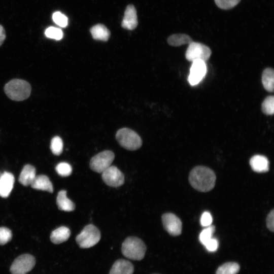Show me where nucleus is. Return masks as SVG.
Segmentation results:
<instances>
[{"mask_svg": "<svg viewBox=\"0 0 274 274\" xmlns=\"http://www.w3.org/2000/svg\"><path fill=\"white\" fill-rule=\"evenodd\" d=\"M216 179L214 171L204 166L195 167L190 172L189 176L191 185L201 192H208L212 190L215 185Z\"/></svg>", "mask_w": 274, "mask_h": 274, "instance_id": "obj_1", "label": "nucleus"}, {"mask_svg": "<svg viewBox=\"0 0 274 274\" xmlns=\"http://www.w3.org/2000/svg\"><path fill=\"white\" fill-rule=\"evenodd\" d=\"M7 96L15 101H22L27 99L31 92V86L27 81L15 79L8 82L4 87Z\"/></svg>", "mask_w": 274, "mask_h": 274, "instance_id": "obj_2", "label": "nucleus"}, {"mask_svg": "<svg viewBox=\"0 0 274 274\" xmlns=\"http://www.w3.org/2000/svg\"><path fill=\"white\" fill-rule=\"evenodd\" d=\"M121 251L123 255L129 259L141 260L145 256L146 246L140 238L129 236L123 242Z\"/></svg>", "mask_w": 274, "mask_h": 274, "instance_id": "obj_3", "label": "nucleus"}, {"mask_svg": "<svg viewBox=\"0 0 274 274\" xmlns=\"http://www.w3.org/2000/svg\"><path fill=\"white\" fill-rule=\"evenodd\" d=\"M116 138L122 147L128 150H136L142 145V140L138 134L128 128L119 129L116 133Z\"/></svg>", "mask_w": 274, "mask_h": 274, "instance_id": "obj_4", "label": "nucleus"}, {"mask_svg": "<svg viewBox=\"0 0 274 274\" xmlns=\"http://www.w3.org/2000/svg\"><path fill=\"white\" fill-rule=\"evenodd\" d=\"M99 229L92 224L85 226L76 238V241L81 248H89L95 245L100 239Z\"/></svg>", "mask_w": 274, "mask_h": 274, "instance_id": "obj_5", "label": "nucleus"}, {"mask_svg": "<svg viewBox=\"0 0 274 274\" xmlns=\"http://www.w3.org/2000/svg\"><path fill=\"white\" fill-rule=\"evenodd\" d=\"M212 51L207 46L198 42H192L189 44L185 53L187 60L193 61L195 60H208Z\"/></svg>", "mask_w": 274, "mask_h": 274, "instance_id": "obj_6", "label": "nucleus"}, {"mask_svg": "<svg viewBox=\"0 0 274 274\" xmlns=\"http://www.w3.org/2000/svg\"><path fill=\"white\" fill-rule=\"evenodd\" d=\"M115 158L114 153L110 150L101 152L94 156L90 160V168L98 173H102L112 164Z\"/></svg>", "mask_w": 274, "mask_h": 274, "instance_id": "obj_7", "label": "nucleus"}, {"mask_svg": "<svg viewBox=\"0 0 274 274\" xmlns=\"http://www.w3.org/2000/svg\"><path fill=\"white\" fill-rule=\"evenodd\" d=\"M35 258L31 255L22 254L16 258L10 267L12 274H26L35 266Z\"/></svg>", "mask_w": 274, "mask_h": 274, "instance_id": "obj_8", "label": "nucleus"}, {"mask_svg": "<svg viewBox=\"0 0 274 274\" xmlns=\"http://www.w3.org/2000/svg\"><path fill=\"white\" fill-rule=\"evenodd\" d=\"M104 182L108 186L117 187L123 184L124 176L123 173L115 166L111 165L102 173Z\"/></svg>", "mask_w": 274, "mask_h": 274, "instance_id": "obj_9", "label": "nucleus"}, {"mask_svg": "<svg viewBox=\"0 0 274 274\" xmlns=\"http://www.w3.org/2000/svg\"><path fill=\"white\" fill-rule=\"evenodd\" d=\"M164 228L173 236H178L182 232V224L180 219L173 213H165L162 216Z\"/></svg>", "mask_w": 274, "mask_h": 274, "instance_id": "obj_10", "label": "nucleus"}, {"mask_svg": "<svg viewBox=\"0 0 274 274\" xmlns=\"http://www.w3.org/2000/svg\"><path fill=\"white\" fill-rule=\"evenodd\" d=\"M206 72L205 61L201 60L193 61L188 78V82L192 86L197 85L204 77Z\"/></svg>", "mask_w": 274, "mask_h": 274, "instance_id": "obj_11", "label": "nucleus"}, {"mask_svg": "<svg viewBox=\"0 0 274 274\" xmlns=\"http://www.w3.org/2000/svg\"><path fill=\"white\" fill-rule=\"evenodd\" d=\"M138 24L136 10L132 5L127 6L124 17L121 23L123 28L128 30H133Z\"/></svg>", "mask_w": 274, "mask_h": 274, "instance_id": "obj_12", "label": "nucleus"}, {"mask_svg": "<svg viewBox=\"0 0 274 274\" xmlns=\"http://www.w3.org/2000/svg\"><path fill=\"white\" fill-rule=\"evenodd\" d=\"M15 179L12 174L4 172L0 175V196L7 197L13 188Z\"/></svg>", "mask_w": 274, "mask_h": 274, "instance_id": "obj_13", "label": "nucleus"}, {"mask_svg": "<svg viewBox=\"0 0 274 274\" xmlns=\"http://www.w3.org/2000/svg\"><path fill=\"white\" fill-rule=\"evenodd\" d=\"M134 267L128 260L120 259L113 264L109 274H133Z\"/></svg>", "mask_w": 274, "mask_h": 274, "instance_id": "obj_14", "label": "nucleus"}, {"mask_svg": "<svg viewBox=\"0 0 274 274\" xmlns=\"http://www.w3.org/2000/svg\"><path fill=\"white\" fill-rule=\"evenodd\" d=\"M250 164L253 171L257 173H265L269 169V161L263 155H256L250 160Z\"/></svg>", "mask_w": 274, "mask_h": 274, "instance_id": "obj_15", "label": "nucleus"}, {"mask_svg": "<svg viewBox=\"0 0 274 274\" xmlns=\"http://www.w3.org/2000/svg\"><path fill=\"white\" fill-rule=\"evenodd\" d=\"M30 185L35 189L46 191L50 193L53 191L52 184L49 178L45 175L36 176Z\"/></svg>", "mask_w": 274, "mask_h": 274, "instance_id": "obj_16", "label": "nucleus"}, {"mask_svg": "<svg viewBox=\"0 0 274 274\" xmlns=\"http://www.w3.org/2000/svg\"><path fill=\"white\" fill-rule=\"evenodd\" d=\"M36 169L30 164L25 165L22 169L19 178V181L24 186L31 185L36 177Z\"/></svg>", "mask_w": 274, "mask_h": 274, "instance_id": "obj_17", "label": "nucleus"}, {"mask_svg": "<svg viewBox=\"0 0 274 274\" xmlns=\"http://www.w3.org/2000/svg\"><path fill=\"white\" fill-rule=\"evenodd\" d=\"M71 231L65 226H61L53 230L50 235L51 241L55 244L66 241L70 237Z\"/></svg>", "mask_w": 274, "mask_h": 274, "instance_id": "obj_18", "label": "nucleus"}, {"mask_svg": "<svg viewBox=\"0 0 274 274\" xmlns=\"http://www.w3.org/2000/svg\"><path fill=\"white\" fill-rule=\"evenodd\" d=\"M56 203L60 210L71 212L75 210V206L73 202L66 196L65 190L60 191L57 195Z\"/></svg>", "mask_w": 274, "mask_h": 274, "instance_id": "obj_19", "label": "nucleus"}, {"mask_svg": "<svg viewBox=\"0 0 274 274\" xmlns=\"http://www.w3.org/2000/svg\"><path fill=\"white\" fill-rule=\"evenodd\" d=\"M93 39L96 40L107 41L110 37V30L103 24H97L90 28Z\"/></svg>", "mask_w": 274, "mask_h": 274, "instance_id": "obj_20", "label": "nucleus"}, {"mask_svg": "<svg viewBox=\"0 0 274 274\" xmlns=\"http://www.w3.org/2000/svg\"><path fill=\"white\" fill-rule=\"evenodd\" d=\"M262 82L264 89L268 92L273 91L274 72L271 68H265L262 75Z\"/></svg>", "mask_w": 274, "mask_h": 274, "instance_id": "obj_21", "label": "nucleus"}, {"mask_svg": "<svg viewBox=\"0 0 274 274\" xmlns=\"http://www.w3.org/2000/svg\"><path fill=\"white\" fill-rule=\"evenodd\" d=\"M168 44L172 46L177 47L184 44H189L192 42L190 37L186 34H174L167 39Z\"/></svg>", "mask_w": 274, "mask_h": 274, "instance_id": "obj_22", "label": "nucleus"}, {"mask_svg": "<svg viewBox=\"0 0 274 274\" xmlns=\"http://www.w3.org/2000/svg\"><path fill=\"white\" fill-rule=\"evenodd\" d=\"M239 268V265L237 263L227 262L219 267L216 274H237Z\"/></svg>", "mask_w": 274, "mask_h": 274, "instance_id": "obj_23", "label": "nucleus"}, {"mask_svg": "<svg viewBox=\"0 0 274 274\" xmlns=\"http://www.w3.org/2000/svg\"><path fill=\"white\" fill-rule=\"evenodd\" d=\"M262 111L266 115H271L274 112V97L268 96L266 97L262 104Z\"/></svg>", "mask_w": 274, "mask_h": 274, "instance_id": "obj_24", "label": "nucleus"}, {"mask_svg": "<svg viewBox=\"0 0 274 274\" xmlns=\"http://www.w3.org/2000/svg\"><path fill=\"white\" fill-rule=\"evenodd\" d=\"M215 230L214 225H210L205 227L200 232L199 239L200 243L203 245L205 244L212 237V235Z\"/></svg>", "mask_w": 274, "mask_h": 274, "instance_id": "obj_25", "label": "nucleus"}, {"mask_svg": "<svg viewBox=\"0 0 274 274\" xmlns=\"http://www.w3.org/2000/svg\"><path fill=\"white\" fill-rule=\"evenodd\" d=\"M50 149L52 152L56 155H59L63 150V142L58 136H54L51 141Z\"/></svg>", "mask_w": 274, "mask_h": 274, "instance_id": "obj_26", "label": "nucleus"}, {"mask_svg": "<svg viewBox=\"0 0 274 274\" xmlns=\"http://www.w3.org/2000/svg\"><path fill=\"white\" fill-rule=\"evenodd\" d=\"M45 34L47 38L60 40L63 37V32L59 28L51 26L47 28L45 32Z\"/></svg>", "mask_w": 274, "mask_h": 274, "instance_id": "obj_27", "label": "nucleus"}, {"mask_svg": "<svg viewBox=\"0 0 274 274\" xmlns=\"http://www.w3.org/2000/svg\"><path fill=\"white\" fill-rule=\"evenodd\" d=\"M55 169L58 175L62 177H67L70 176L72 172V168L70 164L62 162L58 163Z\"/></svg>", "mask_w": 274, "mask_h": 274, "instance_id": "obj_28", "label": "nucleus"}, {"mask_svg": "<svg viewBox=\"0 0 274 274\" xmlns=\"http://www.w3.org/2000/svg\"><path fill=\"white\" fill-rule=\"evenodd\" d=\"M53 21L61 27H65L68 24V18L60 12H55L52 15Z\"/></svg>", "mask_w": 274, "mask_h": 274, "instance_id": "obj_29", "label": "nucleus"}, {"mask_svg": "<svg viewBox=\"0 0 274 274\" xmlns=\"http://www.w3.org/2000/svg\"><path fill=\"white\" fill-rule=\"evenodd\" d=\"M241 0H215L216 5L220 9L228 10L234 7Z\"/></svg>", "mask_w": 274, "mask_h": 274, "instance_id": "obj_30", "label": "nucleus"}, {"mask_svg": "<svg viewBox=\"0 0 274 274\" xmlns=\"http://www.w3.org/2000/svg\"><path fill=\"white\" fill-rule=\"evenodd\" d=\"M12 237L11 231L5 227H0V245H4L10 242Z\"/></svg>", "mask_w": 274, "mask_h": 274, "instance_id": "obj_31", "label": "nucleus"}, {"mask_svg": "<svg viewBox=\"0 0 274 274\" xmlns=\"http://www.w3.org/2000/svg\"><path fill=\"white\" fill-rule=\"evenodd\" d=\"M213 218L209 212H204L200 218V224L203 227H208L212 225Z\"/></svg>", "mask_w": 274, "mask_h": 274, "instance_id": "obj_32", "label": "nucleus"}, {"mask_svg": "<svg viewBox=\"0 0 274 274\" xmlns=\"http://www.w3.org/2000/svg\"><path fill=\"white\" fill-rule=\"evenodd\" d=\"M204 247L210 252L216 251L218 247V241L213 237H212L204 245Z\"/></svg>", "mask_w": 274, "mask_h": 274, "instance_id": "obj_33", "label": "nucleus"}, {"mask_svg": "<svg viewBox=\"0 0 274 274\" xmlns=\"http://www.w3.org/2000/svg\"><path fill=\"white\" fill-rule=\"evenodd\" d=\"M274 211L272 210L268 214L266 218V226L268 229L273 232L274 230Z\"/></svg>", "mask_w": 274, "mask_h": 274, "instance_id": "obj_34", "label": "nucleus"}, {"mask_svg": "<svg viewBox=\"0 0 274 274\" xmlns=\"http://www.w3.org/2000/svg\"><path fill=\"white\" fill-rule=\"evenodd\" d=\"M6 38L5 31L3 27L0 25V46L3 43Z\"/></svg>", "mask_w": 274, "mask_h": 274, "instance_id": "obj_35", "label": "nucleus"}]
</instances>
